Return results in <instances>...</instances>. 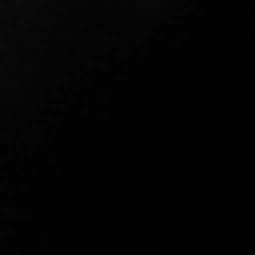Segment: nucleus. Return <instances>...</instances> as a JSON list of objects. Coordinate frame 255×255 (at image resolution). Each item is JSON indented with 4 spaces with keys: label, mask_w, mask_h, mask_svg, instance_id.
Listing matches in <instances>:
<instances>
[]
</instances>
